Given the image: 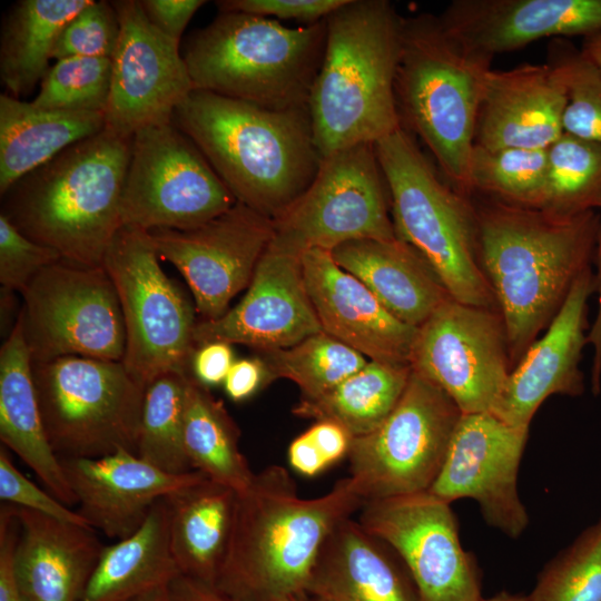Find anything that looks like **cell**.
Listing matches in <instances>:
<instances>
[{
	"label": "cell",
	"instance_id": "cell-8",
	"mask_svg": "<svg viewBox=\"0 0 601 601\" xmlns=\"http://www.w3.org/2000/svg\"><path fill=\"white\" fill-rule=\"evenodd\" d=\"M374 148L388 189L396 238L426 259L453 299L497 309L480 263L476 214L470 198L440 178L404 128L380 139Z\"/></svg>",
	"mask_w": 601,
	"mask_h": 601
},
{
	"label": "cell",
	"instance_id": "cell-30",
	"mask_svg": "<svg viewBox=\"0 0 601 601\" xmlns=\"http://www.w3.org/2000/svg\"><path fill=\"white\" fill-rule=\"evenodd\" d=\"M180 574L170 548L164 496L151 505L136 532L104 546L79 601H132L167 588Z\"/></svg>",
	"mask_w": 601,
	"mask_h": 601
},
{
	"label": "cell",
	"instance_id": "cell-56",
	"mask_svg": "<svg viewBox=\"0 0 601 601\" xmlns=\"http://www.w3.org/2000/svg\"><path fill=\"white\" fill-rule=\"evenodd\" d=\"M483 601H529L528 595L514 594L506 591H502L489 599H483Z\"/></svg>",
	"mask_w": 601,
	"mask_h": 601
},
{
	"label": "cell",
	"instance_id": "cell-53",
	"mask_svg": "<svg viewBox=\"0 0 601 601\" xmlns=\"http://www.w3.org/2000/svg\"><path fill=\"white\" fill-rule=\"evenodd\" d=\"M598 273L597 292H598V309L590 329L588 331V344L592 347V366H591V391L593 395H598L601 391V219L599 226L598 242L595 248Z\"/></svg>",
	"mask_w": 601,
	"mask_h": 601
},
{
	"label": "cell",
	"instance_id": "cell-41",
	"mask_svg": "<svg viewBox=\"0 0 601 601\" xmlns=\"http://www.w3.org/2000/svg\"><path fill=\"white\" fill-rule=\"evenodd\" d=\"M555 40L549 47L548 63L565 87L563 132L601 145V69L582 50Z\"/></svg>",
	"mask_w": 601,
	"mask_h": 601
},
{
	"label": "cell",
	"instance_id": "cell-38",
	"mask_svg": "<svg viewBox=\"0 0 601 601\" xmlns=\"http://www.w3.org/2000/svg\"><path fill=\"white\" fill-rule=\"evenodd\" d=\"M548 148L487 149L474 145L471 194L479 191L513 205L543 208L546 198Z\"/></svg>",
	"mask_w": 601,
	"mask_h": 601
},
{
	"label": "cell",
	"instance_id": "cell-28",
	"mask_svg": "<svg viewBox=\"0 0 601 601\" xmlns=\"http://www.w3.org/2000/svg\"><path fill=\"white\" fill-rule=\"evenodd\" d=\"M331 253L394 317L412 327H421L452 298L426 259L398 238L352 240Z\"/></svg>",
	"mask_w": 601,
	"mask_h": 601
},
{
	"label": "cell",
	"instance_id": "cell-52",
	"mask_svg": "<svg viewBox=\"0 0 601 601\" xmlns=\"http://www.w3.org/2000/svg\"><path fill=\"white\" fill-rule=\"evenodd\" d=\"M166 601H234L209 584L185 574L178 575L165 590Z\"/></svg>",
	"mask_w": 601,
	"mask_h": 601
},
{
	"label": "cell",
	"instance_id": "cell-15",
	"mask_svg": "<svg viewBox=\"0 0 601 601\" xmlns=\"http://www.w3.org/2000/svg\"><path fill=\"white\" fill-rule=\"evenodd\" d=\"M410 365L462 413L492 412L512 371L500 312L446 299L418 327Z\"/></svg>",
	"mask_w": 601,
	"mask_h": 601
},
{
	"label": "cell",
	"instance_id": "cell-51",
	"mask_svg": "<svg viewBox=\"0 0 601 601\" xmlns=\"http://www.w3.org/2000/svg\"><path fill=\"white\" fill-rule=\"evenodd\" d=\"M306 432L328 465L338 462L348 454L352 436L341 424L322 420Z\"/></svg>",
	"mask_w": 601,
	"mask_h": 601
},
{
	"label": "cell",
	"instance_id": "cell-10",
	"mask_svg": "<svg viewBox=\"0 0 601 601\" xmlns=\"http://www.w3.org/2000/svg\"><path fill=\"white\" fill-rule=\"evenodd\" d=\"M148 230L122 225L102 266L112 280L122 313L127 371L147 386L157 377L190 375L196 307L158 263Z\"/></svg>",
	"mask_w": 601,
	"mask_h": 601
},
{
	"label": "cell",
	"instance_id": "cell-2",
	"mask_svg": "<svg viewBox=\"0 0 601 601\" xmlns=\"http://www.w3.org/2000/svg\"><path fill=\"white\" fill-rule=\"evenodd\" d=\"M363 504L349 476L321 496L303 499L285 467L263 469L236 493L215 587L234 601H296L308 595L326 538Z\"/></svg>",
	"mask_w": 601,
	"mask_h": 601
},
{
	"label": "cell",
	"instance_id": "cell-43",
	"mask_svg": "<svg viewBox=\"0 0 601 601\" xmlns=\"http://www.w3.org/2000/svg\"><path fill=\"white\" fill-rule=\"evenodd\" d=\"M120 23L111 1L90 2L63 27L52 52L57 60L71 57L112 58Z\"/></svg>",
	"mask_w": 601,
	"mask_h": 601
},
{
	"label": "cell",
	"instance_id": "cell-13",
	"mask_svg": "<svg viewBox=\"0 0 601 601\" xmlns=\"http://www.w3.org/2000/svg\"><path fill=\"white\" fill-rule=\"evenodd\" d=\"M390 208L374 144L355 145L322 158L308 188L273 219L272 242L302 254L352 240H392Z\"/></svg>",
	"mask_w": 601,
	"mask_h": 601
},
{
	"label": "cell",
	"instance_id": "cell-7",
	"mask_svg": "<svg viewBox=\"0 0 601 601\" xmlns=\"http://www.w3.org/2000/svg\"><path fill=\"white\" fill-rule=\"evenodd\" d=\"M326 19L289 28L278 20L223 12L185 41L194 90L270 109L308 106L326 45Z\"/></svg>",
	"mask_w": 601,
	"mask_h": 601
},
{
	"label": "cell",
	"instance_id": "cell-12",
	"mask_svg": "<svg viewBox=\"0 0 601 601\" xmlns=\"http://www.w3.org/2000/svg\"><path fill=\"white\" fill-rule=\"evenodd\" d=\"M21 295L20 316L33 363L62 356L122 361L125 324L104 266L60 259L38 273Z\"/></svg>",
	"mask_w": 601,
	"mask_h": 601
},
{
	"label": "cell",
	"instance_id": "cell-50",
	"mask_svg": "<svg viewBox=\"0 0 601 601\" xmlns=\"http://www.w3.org/2000/svg\"><path fill=\"white\" fill-rule=\"evenodd\" d=\"M269 383L268 372L260 357L242 358L231 365L224 390L234 402H243Z\"/></svg>",
	"mask_w": 601,
	"mask_h": 601
},
{
	"label": "cell",
	"instance_id": "cell-4",
	"mask_svg": "<svg viewBox=\"0 0 601 601\" xmlns=\"http://www.w3.org/2000/svg\"><path fill=\"white\" fill-rule=\"evenodd\" d=\"M132 138L108 128L30 171L2 196L1 213L62 259L102 266L122 226L121 196Z\"/></svg>",
	"mask_w": 601,
	"mask_h": 601
},
{
	"label": "cell",
	"instance_id": "cell-31",
	"mask_svg": "<svg viewBox=\"0 0 601 601\" xmlns=\"http://www.w3.org/2000/svg\"><path fill=\"white\" fill-rule=\"evenodd\" d=\"M106 127L101 112L46 109L0 95V195L71 145Z\"/></svg>",
	"mask_w": 601,
	"mask_h": 601
},
{
	"label": "cell",
	"instance_id": "cell-9",
	"mask_svg": "<svg viewBox=\"0 0 601 601\" xmlns=\"http://www.w3.org/2000/svg\"><path fill=\"white\" fill-rule=\"evenodd\" d=\"M48 442L63 459H97L125 449L137 454L146 386L121 361L62 356L33 363Z\"/></svg>",
	"mask_w": 601,
	"mask_h": 601
},
{
	"label": "cell",
	"instance_id": "cell-6",
	"mask_svg": "<svg viewBox=\"0 0 601 601\" xmlns=\"http://www.w3.org/2000/svg\"><path fill=\"white\" fill-rule=\"evenodd\" d=\"M492 59L452 35L439 16L403 18L394 83L401 127L422 139L450 185L467 197Z\"/></svg>",
	"mask_w": 601,
	"mask_h": 601
},
{
	"label": "cell",
	"instance_id": "cell-16",
	"mask_svg": "<svg viewBox=\"0 0 601 601\" xmlns=\"http://www.w3.org/2000/svg\"><path fill=\"white\" fill-rule=\"evenodd\" d=\"M450 504L427 491L373 500L357 521L400 558L418 601H483L477 566L461 544Z\"/></svg>",
	"mask_w": 601,
	"mask_h": 601
},
{
	"label": "cell",
	"instance_id": "cell-54",
	"mask_svg": "<svg viewBox=\"0 0 601 601\" xmlns=\"http://www.w3.org/2000/svg\"><path fill=\"white\" fill-rule=\"evenodd\" d=\"M288 461L294 470L305 476H314L328 466L307 432L298 435L289 444Z\"/></svg>",
	"mask_w": 601,
	"mask_h": 601
},
{
	"label": "cell",
	"instance_id": "cell-19",
	"mask_svg": "<svg viewBox=\"0 0 601 601\" xmlns=\"http://www.w3.org/2000/svg\"><path fill=\"white\" fill-rule=\"evenodd\" d=\"M120 33L111 58L106 128L127 138L147 127L170 124L194 90L180 45L159 31L140 1H111Z\"/></svg>",
	"mask_w": 601,
	"mask_h": 601
},
{
	"label": "cell",
	"instance_id": "cell-20",
	"mask_svg": "<svg viewBox=\"0 0 601 601\" xmlns=\"http://www.w3.org/2000/svg\"><path fill=\"white\" fill-rule=\"evenodd\" d=\"M321 332L302 254L270 240L242 300L218 318L198 321L193 336L196 346L225 342L260 353L292 347Z\"/></svg>",
	"mask_w": 601,
	"mask_h": 601
},
{
	"label": "cell",
	"instance_id": "cell-33",
	"mask_svg": "<svg viewBox=\"0 0 601 601\" xmlns=\"http://www.w3.org/2000/svg\"><path fill=\"white\" fill-rule=\"evenodd\" d=\"M90 0H20L3 17L0 79L8 95L32 92L49 70L56 42Z\"/></svg>",
	"mask_w": 601,
	"mask_h": 601
},
{
	"label": "cell",
	"instance_id": "cell-11",
	"mask_svg": "<svg viewBox=\"0 0 601 601\" xmlns=\"http://www.w3.org/2000/svg\"><path fill=\"white\" fill-rule=\"evenodd\" d=\"M461 414L442 388L412 370L385 421L371 433L352 437L348 476L364 503L428 491Z\"/></svg>",
	"mask_w": 601,
	"mask_h": 601
},
{
	"label": "cell",
	"instance_id": "cell-25",
	"mask_svg": "<svg viewBox=\"0 0 601 601\" xmlns=\"http://www.w3.org/2000/svg\"><path fill=\"white\" fill-rule=\"evenodd\" d=\"M565 87L548 62L492 70L480 105L474 145L546 149L562 134Z\"/></svg>",
	"mask_w": 601,
	"mask_h": 601
},
{
	"label": "cell",
	"instance_id": "cell-39",
	"mask_svg": "<svg viewBox=\"0 0 601 601\" xmlns=\"http://www.w3.org/2000/svg\"><path fill=\"white\" fill-rule=\"evenodd\" d=\"M543 208L565 215L601 209V145L563 132L548 148Z\"/></svg>",
	"mask_w": 601,
	"mask_h": 601
},
{
	"label": "cell",
	"instance_id": "cell-24",
	"mask_svg": "<svg viewBox=\"0 0 601 601\" xmlns=\"http://www.w3.org/2000/svg\"><path fill=\"white\" fill-rule=\"evenodd\" d=\"M439 17L452 35L492 58L543 38L601 33V0H455Z\"/></svg>",
	"mask_w": 601,
	"mask_h": 601
},
{
	"label": "cell",
	"instance_id": "cell-14",
	"mask_svg": "<svg viewBox=\"0 0 601 601\" xmlns=\"http://www.w3.org/2000/svg\"><path fill=\"white\" fill-rule=\"evenodd\" d=\"M237 200L195 142L173 122L132 136L121 196L122 225L189 230Z\"/></svg>",
	"mask_w": 601,
	"mask_h": 601
},
{
	"label": "cell",
	"instance_id": "cell-5",
	"mask_svg": "<svg viewBox=\"0 0 601 601\" xmlns=\"http://www.w3.org/2000/svg\"><path fill=\"white\" fill-rule=\"evenodd\" d=\"M403 18L387 0H346L326 18L308 109L323 157L401 127L394 83Z\"/></svg>",
	"mask_w": 601,
	"mask_h": 601
},
{
	"label": "cell",
	"instance_id": "cell-40",
	"mask_svg": "<svg viewBox=\"0 0 601 601\" xmlns=\"http://www.w3.org/2000/svg\"><path fill=\"white\" fill-rule=\"evenodd\" d=\"M529 601H601V518L540 572Z\"/></svg>",
	"mask_w": 601,
	"mask_h": 601
},
{
	"label": "cell",
	"instance_id": "cell-32",
	"mask_svg": "<svg viewBox=\"0 0 601 601\" xmlns=\"http://www.w3.org/2000/svg\"><path fill=\"white\" fill-rule=\"evenodd\" d=\"M236 493L204 477L165 496L170 548L181 574L215 585L229 543Z\"/></svg>",
	"mask_w": 601,
	"mask_h": 601
},
{
	"label": "cell",
	"instance_id": "cell-48",
	"mask_svg": "<svg viewBox=\"0 0 601 601\" xmlns=\"http://www.w3.org/2000/svg\"><path fill=\"white\" fill-rule=\"evenodd\" d=\"M149 21L164 35L180 45L183 33L203 0H139Z\"/></svg>",
	"mask_w": 601,
	"mask_h": 601
},
{
	"label": "cell",
	"instance_id": "cell-55",
	"mask_svg": "<svg viewBox=\"0 0 601 601\" xmlns=\"http://www.w3.org/2000/svg\"><path fill=\"white\" fill-rule=\"evenodd\" d=\"M581 50L601 69V33L587 38Z\"/></svg>",
	"mask_w": 601,
	"mask_h": 601
},
{
	"label": "cell",
	"instance_id": "cell-49",
	"mask_svg": "<svg viewBox=\"0 0 601 601\" xmlns=\"http://www.w3.org/2000/svg\"><path fill=\"white\" fill-rule=\"evenodd\" d=\"M231 345L225 342H210L197 346L191 357L190 375L206 387L224 384L234 364Z\"/></svg>",
	"mask_w": 601,
	"mask_h": 601
},
{
	"label": "cell",
	"instance_id": "cell-22",
	"mask_svg": "<svg viewBox=\"0 0 601 601\" xmlns=\"http://www.w3.org/2000/svg\"><path fill=\"white\" fill-rule=\"evenodd\" d=\"M302 267L324 333L370 361L410 365L418 328L394 317L359 279L336 264L329 250L303 252Z\"/></svg>",
	"mask_w": 601,
	"mask_h": 601
},
{
	"label": "cell",
	"instance_id": "cell-47",
	"mask_svg": "<svg viewBox=\"0 0 601 601\" xmlns=\"http://www.w3.org/2000/svg\"><path fill=\"white\" fill-rule=\"evenodd\" d=\"M19 521L14 506L2 503L0 508V601H28L16 571V546Z\"/></svg>",
	"mask_w": 601,
	"mask_h": 601
},
{
	"label": "cell",
	"instance_id": "cell-57",
	"mask_svg": "<svg viewBox=\"0 0 601 601\" xmlns=\"http://www.w3.org/2000/svg\"><path fill=\"white\" fill-rule=\"evenodd\" d=\"M165 590L166 588L146 593L141 597L134 599L132 601H166Z\"/></svg>",
	"mask_w": 601,
	"mask_h": 601
},
{
	"label": "cell",
	"instance_id": "cell-17",
	"mask_svg": "<svg viewBox=\"0 0 601 601\" xmlns=\"http://www.w3.org/2000/svg\"><path fill=\"white\" fill-rule=\"evenodd\" d=\"M159 258L185 278L201 319H215L248 287L274 236L273 219L236 201L228 210L189 230H149Z\"/></svg>",
	"mask_w": 601,
	"mask_h": 601
},
{
	"label": "cell",
	"instance_id": "cell-58",
	"mask_svg": "<svg viewBox=\"0 0 601 601\" xmlns=\"http://www.w3.org/2000/svg\"><path fill=\"white\" fill-rule=\"evenodd\" d=\"M296 601H321V600H318V599H316V598L308 594V595H305V597H303V598H300V599H298Z\"/></svg>",
	"mask_w": 601,
	"mask_h": 601
},
{
	"label": "cell",
	"instance_id": "cell-18",
	"mask_svg": "<svg viewBox=\"0 0 601 601\" xmlns=\"http://www.w3.org/2000/svg\"><path fill=\"white\" fill-rule=\"evenodd\" d=\"M528 434L529 428L513 426L491 412L462 413L427 492L447 503L474 500L487 525L518 539L529 524L518 491Z\"/></svg>",
	"mask_w": 601,
	"mask_h": 601
},
{
	"label": "cell",
	"instance_id": "cell-35",
	"mask_svg": "<svg viewBox=\"0 0 601 601\" xmlns=\"http://www.w3.org/2000/svg\"><path fill=\"white\" fill-rule=\"evenodd\" d=\"M239 435L223 402L189 375L185 392L184 446L191 467L236 492L245 490L255 473L239 449Z\"/></svg>",
	"mask_w": 601,
	"mask_h": 601
},
{
	"label": "cell",
	"instance_id": "cell-23",
	"mask_svg": "<svg viewBox=\"0 0 601 601\" xmlns=\"http://www.w3.org/2000/svg\"><path fill=\"white\" fill-rule=\"evenodd\" d=\"M60 462L78 512L90 526L117 541L139 529L157 500L207 477L199 471L167 473L125 449L102 457Z\"/></svg>",
	"mask_w": 601,
	"mask_h": 601
},
{
	"label": "cell",
	"instance_id": "cell-36",
	"mask_svg": "<svg viewBox=\"0 0 601 601\" xmlns=\"http://www.w3.org/2000/svg\"><path fill=\"white\" fill-rule=\"evenodd\" d=\"M161 375L146 386L137 455L170 473L195 471L184 446V410L187 377Z\"/></svg>",
	"mask_w": 601,
	"mask_h": 601
},
{
	"label": "cell",
	"instance_id": "cell-21",
	"mask_svg": "<svg viewBox=\"0 0 601 601\" xmlns=\"http://www.w3.org/2000/svg\"><path fill=\"white\" fill-rule=\"evenodd\" d=\"M597 290L592 269L574 283L562 308L511 371L491 413L518 427L529 428L540 405L551 395L577 397L584 392L580 368L588 344V303Z\"/></svg>",
	"mask_w": 601,
	"mask_h": 601
},
{
	"label": "cell",
	"instance_id": "cell-27",
	"mask_svg": "<svg viewBox=\"0 0 601 601\" xmlns=\"http://www.w3.org/2000/svg\"><path fill=\"white\" fill-rule=\"evenodd\" d=\"M394 554L357 520L344 519L319 551L308 594L321 601H418Z\"/></svg>",
	"mask_w": 601,
	"mask_h": 601
},
{
	"label": "cell",
	"instance_id": "cell-42",
	"mask_svg": "<svg viewBox=\"0 0 601 601\" xmlns=\"http://www.w3.org/2000/svg\"><path fill=\"white\" fill-rule=\"evenodd\" d=\"M111 58L71 57L49 68L40 82L35 106L75 112H101L108 104Z\"/></svg>",
	"mask_w": 601,
	"mask_h": 601
},
{
	"label": "cell",
	"instance_id": "cell-37",
	"mask_svg": "<svg viewBox=\"0 0 601 601\" xmlns=\"http://www.w3.org/2000/svg\"><path fill=\"white\" fill-rule=\"evenodd\" d=\"M265 363L269 382L287 378L302 391V398H315L352 374L370 359L324 332L298 344L267 352L259 356Z\"/></svg>",
	"mask_w": 601,
	"mask_h": 601
},
{
	"label": "cell",
	"instance_id": "cell-26",
	"mask_svg": "<svg viewBox=\"0 0 601 601\" xmlns=\"http://www.w3.org/2000/svg\"><path fill=\"white\" fill-rule=\"evenodd\" d=\"M14 512L16 571L28 601H79L105 546L93 528L18 506Z\"/></svg>",
	"mask_w": 601,
	"mask_h": 601
},
{
	"label": "cell",
	"instance_id": "cell-34",
	"mask_svg": "<svg viewBox=\"0 0 601 601\" xmlns=\"http://www.w3.org/2000/svg\"><path fill=\"white\" fill-rule=\"evenodd\" d=\"M410 365L368 361L359 371L315 398H300L293 413L341 424L352 437L377 428L391 414L407 385Z\"/></svg>",
	"mask_w": 601,
	"mask_h": 601
},
{
	"label": "cell",
	"instance_id": "cell-46",
	"mask_svg": "<svg viewBox=\"0 0 601 601\" xmlns=\"http://www.w3.org/2000/svg\"><path fill=\"white\" fill-rule=\"evenodd\" d=\"M346 0H224L216 4L223 12H243L260 17L293 19L304 26L325 20Z\"/></svg>",
	"mask_w": 601,
	"mask_h": 601
},
{
	"label": "cell",
	"instance_id": "cell-45",
	"mask_svg": "<svg viewBox=\"0 0 601 601\" xmlns=\"http://www.w3.org/2000/svg\"><path fill=\"white\" fill-rule=\"evenodd\" d=\"M0 499L3 503L28 509L57 520L90 526L79 512L72 511L21 473L12 463L4 445L0 447Z\"/></svg>",
	"mask_w": 601,
	"mask_h": 601
},
{
	"label": "cell",
	"instance_id": "cell-29",
	"mask_svg": "<svg viewBox=\"0 0 601 601\" xmlns=\"http://www.w3.org/2000/svg\"><path fill=\"white\" fill-rule=\"evenodd\" d=\"M0 439L36 473L49 493L68 506L77 504L46 435L20 311L0 349Z\"/></svg>",
	"mask_w": 601,
	"mask_h": 601
},
{
	"label": "cell",
	"instance_id": "cell-3",
	"mask_svg": "<svg viewBox=\"0 0 601 601\" xmlns=\"http://www.w3.org/2000/svg\"><path fill=\"white\" fill-rule=\"evenodd\" d=\"M171 122L237 201L272 219L308 188L322 161L308 106L270 109L193 90Z\"/></svg>",
	"mask_w": 601,
	"mask_h": 601
},
{
	"label": "cell",
	"instance_id": "cell-1",
	"mask_svg": "<svg viewBox=\"0 0 601 601\" xmlns=\"http://www.w3.org/2000/svg\"><path fill=\"white\" fill-rule=\"evenodd\" d=\"M474 207L480 263L505 325L513 370L591 268L601 216L494 198Z\"/></svg>",
	"mask_w": 601,
	"mask_h": 601
},
{
	"label": "cell",
	"instance_id": "cell-44",
	"mask_svg": "<svg viewBox=\"0 0 601 601\" xmlns=\"http://www.w3.org/2000/svg\"><path fill=\"white\" fill-rule=\"evenodd\" d=\"M62 259L48 246L38 244L0 214V284L11 292H22L47 266Z\"/></svg>",
	"mask_w": 601,
	"mask_h": 601
}]
</instances>
